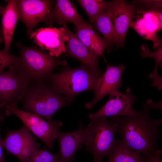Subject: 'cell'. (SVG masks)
<instances>
[{
	"mask_svg": "<svg viewBox=\"0 0 162 162\" xmlns=\"http://www.w3.org/2000/svg\"><path fill=\"white\" fill-rule=\"evenodd\" d=\"M150 110L143 108L137 110L136 116H114L109 119L116 124L120 139L145 158L158 149L162 123L161 118L158 120L151 117Z\"/></svg>",
	"mask_w": 162,
	"mask_h": 162,
	"instance_id": "1",
	"label": "cell"
},
{
	"mask_svg": "<svg viewBox=\"0 0 162 162\" xmlns=\"http://www.w3.org/2000/svg\"><path fill=\"white\" fill-rule=\"evenodd\" d=\"M22 100L23 110L38 114L49 122L53 121L52 117L58 110L70 104L47 81L30 84Z\"/></svg>",
	"mask_w": 162,
	"mask_h": 162,
	"instance_id": "2",
	"label": "cell"
},
{
	"mask_svg": "<svg viewBox=\"0 0 162 162\" xmlns=\"http://www.w3.org/2000/svg\"><path fill=\"white\" fill-rule=\"evenodd\" d=\"M20 56L14 65L28 79L30 84L47 81L57 65L64 64L54 56L36 46L16 44Z\"/></svg>",
	"mask_w": 162,
	"mask_h": 162,
	"instance_id": "3",
	"label": "cell"
},
{
	"mask_svg": "<svg viewBox=\"0 0 162 162\" xmlns=\"http://www.w3.org/2000/svg\"><path fill=\"white\" fill-rule=\"evenodd\" d=\"M100 77L94 76L82 64L76 68L67 67L59 73H52L47 81L70 104L77 94L87 90L94 92Z\"/></svg>",
	"mask_w": 162,
	"mask_h": 162,
	"instance_id": "4",
	"label": "cell"
},
{
	"mask_svg": "<svg viewBox=\"0 0 162 162\" xmlns=\"http://www.w3.org/2000/svg\"><path fill=\"white\" fill-rule=\"evenodd\" d=\"M117 132L116 124L106 117L90 119L84 128L83 142L86 151L93 155L92 162H103L104 158L110 154Z\"/></svg>",
	"mask_w": 162,
	"mask_h": 162,
	"instance_id": "5",
	"label": "cell"
},
{
	"mask_svg": "<svg viewBox=\"0 0 162 162\" xmlns=\"http://www.w3.org/2000/svg\"><path fill=\"white\" fill-rule=\"evenodd\" d=\"M5 107L6 115H16L30 131L44 142L50 150L52 149L54 142L62 122L46 121L38 114L19 109L17 102L6 105Z\"/></svg>",
	"mask_w": 162,
	"mask_h": 162,
	"instance_id": "6",
	"label": "cell"
},
{
	"mask_svg": "<svg viewBox=\"0 0 162 162\" xmlns=\"http://www.w3.org/2000/svg\"><path fill=\"white\" fill-rule=\"evenodd\" d=\"M55 1L49 0H16L19 18L25 24L28 36L39 23L51 25L53 20L52 12Z\"/></svg>",
	"mask_w": 162,
	"mask_h": 162,
	"instance_id": "7",
	"label": "cell"
},
{
	"mask_svg": "<svg viewBox=\"0 0 162 162\" xmlns=\"http://www.w3.org/2000/svg\"><path fill=\"white\" fill-rule=\"evenodd\" d=\"M37 138L24 125L16 130H7L5 138L2 140L3 148L8 153L18 158L21 162H29L40 146Z\"/></svg>",
	"mask_w": 162,
	"mask_h": 162,
	"instance_id": "8",
	"label": "cell"
},
{
	"mask_svg": "<svg viewBox=\"0 0 162 162\" xmlns=\"http://www.w3.org/2000/svg\"><path fill=\"white\" fill-rule=\"evenodd\" d=\"M8 68L0 73V104L3 106L22 100L31 84L14 65Z\"/></svg>",
	"mask_w": 162,
	"mask_h": 162,
	"instance_id": "9",
	"label": "cell"
},
{
	"mask_svg": "<svg viewBox=\"0 0 162 162\" xmlns=\"http://www.w3.org/2000/svg\"><path fill=\"white\" fill-rule=\"evenodd\" d=\"M110 95L106 102L99 110L94 113H89L90 119L117 115L134 116L137 114L138 111L132 108L133 104L137 100V98L133 94L130 88H127L125 93L118 89Z\"/></svg>",
	"mask_w": 162,
	"mask_h": 162,
	"instance_id": "10",
	"label": "cell"
},
{
	"mask_svg": "<svg viewBox=\"0 0 162 162\" xmlns=\"http://www.w3.org/2000/svg\"><path fill=\"white\" fill-rule=\"evenodd\" d=\"M30 37L42 50H48L51 56H58L67 50L65 42L68 40V37L63 27L58 28L42 27L33 31Z\"/></svg>",
	"mask_w": 162,
	"mask_h": 162,
	"instance_id": "11",
	"label": "cell"
},
{
	"mask_svg": "<svg viewBox=\"0 0 162 162\" xmlns=\"http://www.w3.org/2000/svg\"><path fill=\"white\" fill-rule=\"evenodd\" d=\"M63 27L68 37L65 55L73 57L80 61L94 76L100 77L102 76L104 72L99 67L100 56L89 50L68 28L66 24Z\"/></svg>",
	"mask_w": 162,
	"mask_h": 162,
	"instance_id": "12",
	"label": "cell"
},
{
	"mask_svg": "<svg viewBox=\"0 0 162 162\" xmlns=\"http://www.w3.org/2000/svg\"><path fill=\"white\" fill-rule=\"evenodd\" d=\"M112 3L115 26V44L118 47H123L128 30L135 17V7L122 0H113Z\"/></svg>",
	"mask_w": 162,
	"mask_h": 162,
	"instance_id": "13",
	"label": "cell"
},
{
	"mask_svg": "<svg viewBox=\"0 0 162 162\" xmlns=\"http://www.w3.org/2000/svg\"><path fill=\"white\" fill-rule=\"evenodd\" d=\"M125 68V66L122 64L115 66L107 65L105 72L100 76L94 92V98L86 104L87 108H92L104 96L122 88V77Z\"/></svg>",
	"mask_w": 162,
	"mask_h": 162,
	"instance_id": "14",
	"label": "cell"
},
{
	"mask_svg": "<svg viewBox=\"0 0 162 162\" xmlns=\"http://www.w3.org/2000/svg\"><path fill=\"white\" fill-rule=\"evenodd\" d=\"M84 128L80 122L78 129L75 131L58 132L56 139L59 142L58 154L61 162H72L74 160L77 151L82 148L83 143Z\"/></svg>",
	"mask_w": 162,
	"mask_h": 162,
	"instance_id": "15",
	"label": "cell"
},
{
	"mask_svg": "<svg viewBox=\"0 0 162 162\" xmlns=\"http://www.w3.org/2000/svg\"><path fill=\"white\" fill-rule=\"evenodd\" d=\"M77 38L90 51L101 56L105 61L106 60L104 51L107 48L106 43L93 29L91 25L86 22L82 24L75 25Z\"/></svg>",
	"mask_w": 162,
	"mask_h": 162,
	"instance_id": "16",
	"label": "cell"
},
{
	"mask_svg": "<svg viewBox=\"0 0 162 162\" xmlns=\"http://www.w3.org/2000/svg\"><path fill=\"white\" fill-rule=\"evenodd\" d=\"M2 31L4 42V51L9 52L18 19L16 0L8 1L2 14Z\"/></svg>",
	"mask_w": 162,
	"mask_h": 162,
	"instance_id": "17",
	"label": "cell"
},
{
	"mask_svg": "<svg viewBox=\"0 0 162 162\" xmlns=\"http://www.w3.org/2000/svg\"><path fill=\"white\" fill-rule=\"evenodd\" d=\"M52 12L53 20L62 26L67 22L74 25L82 24L86 22L78 13L76 8L71 1L57 0L55 2Z\"/></svg>",
	"mask_w": 162,
	"mask_h": 162,
	"instance_id": "18",
	"label": "cell"
},
{
	"mask_svg": "<svg viewBox=\"0 0 162 162\" xmlns=\"http://www.w3.org/2000/svg\"><path fill=\"white\" fill-rule=\"evenodd\" d=\"M95 29L104 36L107 45L108 52H110L115 43L114 19L112 1L111 5L93 21Z\"/></svg>",
	"mask_w": 162,
	"mask_h": 162,
	"instance_id": "19",
	"label": "cell"
},
{
	"mask_svg": "<svg viewBox=\"0 0 162 162\" xmlns=\"http://www.w3.org/2000/svg\"><path fill=\"white\" fill-rule=\"evenodd\" d=\"M141 153L132 149L120 139H115L112 152L106 162H145Z\"/></svg>",
	"mask_w": 162,
	"mask_h": 162,
	"instance_id": "20",
	"label": "cell"
},
{
	"mask_svg": "<svg viewBox=\"0 0 162 162\" xmlns=\"http://www.w3.org/2000/svg\"><path fill=\"white\" fill-rule=\"evenodd\" d=\"M80 5L85 10L88 15L90 22L104 12L111 5L112 1L102 0H79Z\"/></svg>",
	"mask_w": 162,
	"mask_h": 162,
	"instance_id": "21",
	"label": "cell"
},
{
	"mask_svg": "<svg viewBox=\"0 0 162 162\" xmlns=\"http://www.w3.org/2000/svg\"><path fill=\"white\" fill-rule=\"evenodd\" d=\"M130 27L134 28L143 38L152 41L154 48H157L161 45V40L158 38L156 32L143 18L133 21Z\"/></svg>",
	"mask_w": 162,
	"mask_h": 162,
	"instance_id": "22",
	"label": "cell"
},
{
	"mask_svg": "<svg viewBox=\"0 0 162 162\" xmlns=\"http://www.w3.org/2000/svg\"><path fill=\"white\" fill-rule=\"evenodd\" d=\"M142 14V18L156 32L162 28V12L157 10L141 9L137 10Z\"/></svg>",
	"mask_w": 162,
	"mask_h": 162,
	"instance_id": "23",
	"label": "cell"
},
{
	"mask_svg": "<svg viewBox=\"0 0 162 162\" xmlns=\"http://www.w3.org/2000/svg\"><path fill=\"white\" fill-rule=\"evenodd\" d=\"M29 162H61L58 154H53L47 149L38 148Z\"/></svg>",
	"mask_w": 162,
	"mask_h": 162,
	"instance_id": "24",
	"label": "cell"
},
{
	"mask_svg": "<svg viewBox=\"0 0 162 162\" xmlns=\"http://www.w3.org/2000/svg\"><path fill=\"white\" fill-rule=\"evenodd\" d=\"M141 50L140 55L142 58L147 57H151L155 59L156 62L155 66L152 73H158V67L162 61L161 45H160L159 49L154 52H151L148 46L146 45H142L141 46Z\"/></svg>",
	"mask_w": 162,
	"mask_h": 162,
	"instance_id": "25",
	"label": "cell"
},
{
	"mask_svg": "<svg viewBox=\"0 0 162 162\" xmlns=\"http://www.w3.org/2000/svg\"><path fill=\"white\" fill-rule=\"evenodd\" d=\"M18 58L15 55L0 50V73L4 71L5 68L14 65L17 62Z\"/></svg>",
	"mask_w": 162,
	"mask_h": 162,
	"instance_id": "26",
	"label": "cell"
},
{
	"mask_svg": "<svg viewBox=\"0 0 162 162\" xmlns=\"http://www.w3.org/2000/svg\"><path fill=\"white\" fill-rule=\"evenodd\" d=\"M162 153V151L158 149L154 154L145 158V162H162L161 158Z\"/></svg>",
	"mask_w": 162,
	"mask_h": 162,
	"instance_id": "27",
	"label": "cell"
},
{
	"mask_svg": "<svg viewBox=\"0 0 162 162\" xmlns=\"http://www.w3.org/2000/svg\"><path fill=\"white\" fill-rule=\"evenodd\" d=\"M148 77L153 79L152 85L157 86L159 90L162 88L161 76H159L158 73H150Z\"/></svg>",
	"mask_w": 162,
	"mask_h": 162,
	"instance_id": "28",
	"label": "cell"
},
{
	"mask_svg": "<svg viewBox=\"0 0 162 162\" xmlns=\"http://www.w3.org/2000/svg\"><path fill=\"white\" fill-rule=\"evenodd\" d=\"M161 102L154 103L151 100H148L147 103L143 105V108L147 109L150 110L152 108H155L161 110Z\"/></svg>",
	"mask_w": 162,
	"mask_h": 162,
	"instance_id": "29",
	"label": "cell"
},
{
	"mask_svg": "<svg viewBox=\"0 0 162 162\" xmlns=\"http://www.w3.org/2000/svg\"><path fill=\"white\" fill-rule=\"evenodd\" d=\"M2 139L1 137L0 126V162H6L4 159V155L3 151V147L2 145Z\"/></svg>",
	"mask_w": 162,
	"mask_h": 162,
	"instance_id": "30",
	"label": "cell"
},
{
	"mask_svg": "<svg viewBox=\"0 0 162 162\" xmlns=\"http://www.w3.org/2000/svg\"><path fill=\"white\" fill-rule=\"evenodd\" d=\"M4 7L1 5L0 4V15L2 14ZM3 36L2 29L0 28V43L3 40Z\"/></svg>",
	"mask_w": 162,
	"mask_h": 162,
	"instance_id": "31",
	"label": "cell"
},
{
	"mask_svg": "<svg viewBox=\"0 0 162 162\" xmlns=\"http://www.w3.org/2000/svg\"><path fill=\"white\" fill-rule=\"evenodd\" d=\"M4 107L3 106V105L2 104H0V109L1 107ZM2 118L1 116V114H0V121L2 120Z\"/></svg>",
	"mask_w": 162,
	"mask_h": 162,
	"instance_id": "32",
	"label": "cell"
}]
</instances>
